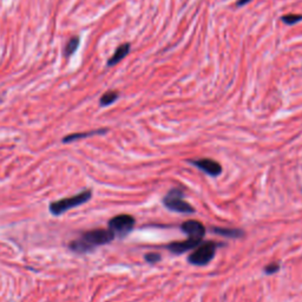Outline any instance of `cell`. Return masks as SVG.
<instances>
[{
  "instance_id": "obj_1",
  "label": "cell",
  "mask_w": 302,
  "mask_h": 302,
  "mask_svg": "<svg viewBox=\"0 0 302 302\" xmlns=\"http://www.w3.org/2000/svg\"><path fill=\"white\" fill-rule=\"evenodd\" d=\"M114 239L113 233L110 229H95L86 231L79 239L72 241L70 248L76 253H86L95 249L96 247L110 243Z\"/></svg>"
},
{
  "instance_id": "obj_17",
  "label": "cell",
  "mask_w": 302,
  "mask_h": 302,
  "mask_svg": "<svg viewBox=\"0 0 302 302\" xmlns=\"http://www.w3.org/2000/svg\"><path fill=\"white\" fill-rule=\"evenodd\" d=\"M251 0H239L238 3H236V6H244V5H247L248 3H250Z\"/></svg>"
},
{
  "instance_id": "obj_11",
  "label": "cell",
  "mask_w": 302,
  "mask_h": 302,
  "mask_svg": "<svg viewBox=\"0 0 302 302\" xmlns=\"http://www.w3.org/2000/svg\"><path fill=\"white\" fill-rule=\"evenodd\" d=\"M117 98H118L117 91H108V92H105L102 96L99 103H101L102 106H108L110 104H112L113 102H116Z\"/></svg>"
},
{
  "instance_id": "obj_10",
  "label": "cell",
  "mask_w": 302,
  "mask_h": 302,
  "mask_svg": "<svg viewBox=\"0 0 302 302\" xmlns=\"http://www.w3.org/2000/svg\"><path fill=\"white\" fill-rule=\"evenodd\" d=\"M106 130L105 129H101V130H95V131H90V132H82V133H74V135H68L65 137L63 140V142H72V141H77L80 138H86L89 136H94V135H98V133H105Z\"/></svg>"
},
{
  "instance_id": "obj_4",
  "label": "cell",
  "mask_w": 302,
  "mask_h": 302,
  "mask_svg": "<svg viewBox=\"0 0 302 302\" xmlns=\"http://www.w3.org/2000/svg\"><path fill=\"white\" fill-rule=\"evenodd\" d=\"M217 244L213 242H207L201 244L196 248V250L193 251L189 256V262L195 266H204L209 263L214 259L216 253Z\"/></svg>"
},
{
  "instance_id": "obj_16",
  "label": "cell",
  "mask_w": 302,
  "mask_h": 302,
  "mask_svg": "<svg viewBox=\"0 0 302 302\" xmlns=\"http://www.w3.org/2000/svg\"><path fill=\"white\" fill-rule=\"evenodd\" d=\"M278 268H280V266H278L277 263H273V265L266 267V273L273 274V273H275V271H277Z\"/></svg>"
},
{
  "instance_id": "obj_3",
  "label": "cell",
  "mask_w": 302,
  "mask_h": 302,
  "mask_svg": "<svg viewBox=\"0 0 302 302\" xmlns=\"http://www.w3.org/2000/svg\"><path fill=\"white\" fill-rule=\"evenodd\" d=\"M164 205L168 209L173 210V212L183 213V214H191L194 213V208L188 203V202L183 200V193L178 189H174L168 193V195L164 197Z\"/></svg>"
},
{
  "instance_id": "obj_6",
  "label": "cell",
  "mask_w": 302,
  "mask_h": 302,
  "mask_svg": "<svg viewBox=\"0 0 302 302\" xmlns=\"http://www.w3.org/2000/svg\"><path fill=\"white\" fill-rule=\"evenodd\" d=\"M182 230L187 235L189 236V239H195V240H202L204 236L205 229L203 224L198 222V221H187L182 224Z\"/></svg>"
},
{
  "instance_id": "obj_12",
  "label": "cell",
  "mask_w": 302,
  "mask_h": 302,
  "mask_svg": "<svg viewBox=\"0 0 302 302\" xmlns=\"http://www.w3.org/2000/svg\"><path fill=\"white\" fill-rule=\"evenodd\" d=\"M215 233L220 235L229 236V238H240L242 235V230H239V229H223V228H215L214 229Z\"/></svg>"
},
{
  "instance_id": "obj_15",
  "label": "cell",
  "mask_w": 302,
  "mask_h": 302,
  "mask_svg": "<svg viewBox=\"0 0 302 302\" xmlns=\"http://www.w3.org/2000/svg\"><path fill=\"white\" fill-rule=\"evenodd\" d=\"M159 259H160L159 254H156V253H150V254L145 255V261L150 262V263L157 262V261H159Z\"/></svg>"
},
{
  "instance_id": "obj_14",
  "label": "cell",
  "mask_w": 302,
  "mask_h": 302,
  "mask_svg": "<svg viewBox=\"0 0 302 302\" xmlns=\"http://www.w3.org/2000/svg\"><path fill=\"white\" fill-rule=\"evenodd\" d=\"M281 20L285 22L287 25H294L296 22H299L302 20V16L301 14H295V13H289V14H285V16L281 17Z\"/></svg>"
},
{
  "instance_id": "obj_7",
  "label": "cell",
  "mask_w": 302,
  "mask_h": 302,
  "mask_svg": "<svg viewBox=\"0 0 302 302\" xmlns=\"http://www.w3.org/2000/svg\"><path fill=\"white\" fill-rule=\"evenodd\" d=\"M193 164L195 167H197L198 169L203 170L204 173H207L212 176H217L222 173V168L216 160L209 159V158H202L198 160H194Z\"/></svg>"
},
{
  "instance_id": "obj_8",
  "label": "cell",
  "mask_w": 302,
  "mask_h": 302,
  "mask_svg": "<svg viewBox=\"0 0 302 302\" xmlns=\"http://www.w3.org/2000/svg\"><path fill=\"white\" fill-rule=\"evenodd\" d=\"M201 240H195V239H188L187 241H183V242H176L171 243L169 246V249L175 254H182L187 250H191L197 246H200Z\"/></svg>"
},
{
  "instance_id": "obj_5",
  "label": "cell",
  "mask_w": 302,
  "mask_h": 302,
  "mask_svg": "<svg viewBox=\"0 0 302 302\" xmlns=\"http://www.w3.org/2000/svg\"><path fill=\"white\" fill-rule=\"evenodd\" d=\"M133 225H135V219L130 215H118L113 219L110 220L109 229L113 233L114 238H123L128 235L132 230Z\"/></svg>"
},
{
  "instance_id": "obj_13",
  "label": "cell",
  "mask_w": 302,
  "mask_h": 302,
  "mask_svg": "<svg viewBox=\"0 0 302 302\" xmlns=\"http://www.w3.org/2000/svg\"><path fill=\"white\" fill-rule=\"evenodd\" d=\"M78 45H79V38L78 37L71 38V39L67 41L66 47H65V56L70 57L72 53H74L76 50H77Z\"/></svg>"
},
{
  "instance_id": "obj_2",
  "label": "cell",
  "mask_w": 302,
  "mask_h": 302,
  "mask_svg": "<svg viewBox=\"0 0 302 302\" xmlns=\"http://www.w3.org/2000/svg\"><path fill=\"white\" fill-rule=\"evenodd\" d=\"M91 196H92V194H91L90 190H84L82 193L75 195V196L72 197H67L64 198V200L53 202V203L50 205V212H51L53 215H60V214L67 212V210L86 203L91 198Z\"/></svg>"
},
{
  "instance_id": "obj_9",
  "label": "cell",
  "mask_w": 302,
  "mask_h": 302,
  "mask_svg": "<svg viewBox=\"0 0 302 302\" xmlns=\"http://www.w3.org/2000/svg\"><path fill=\"white\" fill-rule=\"evenodd\" d=\"M129 52H130V44L129 43L120 45V47L117 48L116 51H114L113 55L111 56V58L109 59L108 65L109 66H113V65L118 64L121 62V60H123L125 57L128 56Z\"/></svg>"
}]
</instances>
